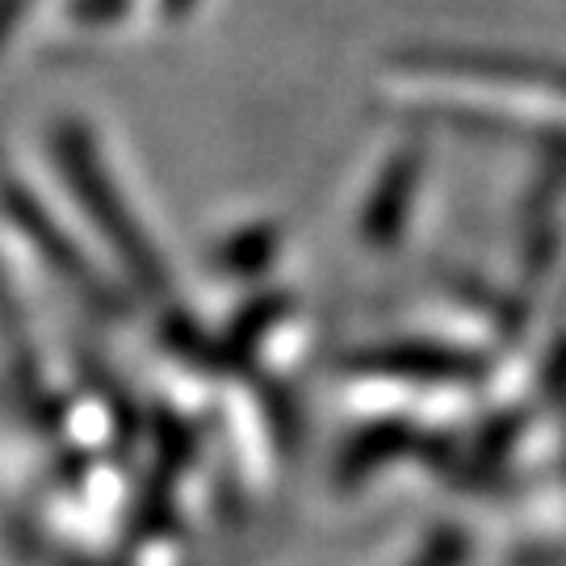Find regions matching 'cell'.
<instances>
[{
	"label": "cell",
	"instance_id": "1",
	"mask_svg": "<svg viewBox=\"0 0 566 566\" xmlns=\"http://www.w3.org/2000/svg\"><path fill=\"white\" fill-rule=\"evenodd\" d=\"M55 156H60V168H63V177H67V185L76 189V198H81L84 210H88V219L97 223V231H102L105 240H109V248L118 252V261L126 264V273H130L143 290L160 294L164 290L160 256L151 252L143 227H135L130 210L122 202V193L114 189V181L105 177L93 143L84 139V130H76V126L67 130V126H63L60 139H55Z\"/></svg>",
	"mask_w": 566,
	"mask_h": 566
},
{
	"label": "cell",
	"instance_id": "2",
	"mask_svg": "<svg viewBox=\"0 0 566 566\" xmlns=\"http://www.w3.org/2000/svg\"><path fill=\"white\" fill-rule=\"evenodd\" d=\"M361 374H378V378H470V361L446 348H374L357 361Z\"/></svg>",
	"mask_w": 566,
	"mask_h": 566
},
{
	"label": "cell",
	"instance_id": "3",
	"mask_svg": "<svg viewBox=\"0 0 566 566\" xmlns=\"http://www.w3.org/2000/svg\"><path fill=\"white\" fill-rule=\"evenodd\" d=\"M416 181H420V160H416V156H399V160L386 168V181H382V189L374 193L369 223H365L369 243L395 240V231H399V223H403V214L411 210Z\"/></svg>",
	"mask_w": 566,
	"mask_h": 566
},
{
	"label": "cell",
	"instance_id": "4",
	"mask_svg": "<svg viewBox=\"0 0 566 566\" xmlns=\"http://www.w3.org/2000/svg\"><path fill=\"white\" fill-rule=\"evenodd\" d=\"M4 202L13 206V214H18V223L25 227V235H34V243H42V252L51 256V264L60 269L63 277H76L84 290H93V277H88V264L72 252V243H63V235L51 227V219L42 214L39 206L30 202L21 189H4Z\"/></svg>",
	"mask_w": 566,
	"mask_h": 566
},
{
	"label": "cell",
	"instance_id": "5",
	"mask_svg": "<svg viewBox=\"0 0 566 566\" xmlns=\"http://www.w3.org/2000/svg\"><path fill=\"white\" fill-rule=\"evenodd\" d=\"M21 9H25V0H0V42L13 30V21L21 18Z\"/></svg>",
	"mask_w": 566,
	"mask_h": 566
}]
</instances>
